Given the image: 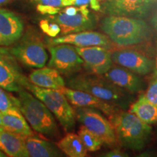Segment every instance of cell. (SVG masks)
I'll list each match as a JSON object with an SVG mask.
<instances>
[{"mask_svg":"<svg viewBox=\"0 0 157 157\" xmlns=\"http://www.w3.org/2000/svg\"><path fill=\"white\" fill-rule=\"evenodd\" d=\"M153 72H154V77H157V42H156V55L155 58V61L154 64V68H153Z\"/></svg>","mask_w":157,"mask_h":157,"instance_id":"1f68e13d","label":"cell"},{"mask_svg":"<svg viewBox=\"0 0 157 157\" xmlns=\"http://www.w3.org/2000/svg\"><path fill=\"white\" fill-rule=\"evenodd\" d=\"M78 54L84 60V67L90 74L103 76L113 66L111 53L103 47H76Z\"/></svg>","mask_w":157,"mask_h":157,"instance_id":"8fae6325","label":"cell"},{"mask_svg":"<svg viewBox=\"0 0 157 157\" xmlns=\"http://www.w3.org/2000/svg\"><path fill=\"white\" fill-rule=\"evenodd\" d=\"M7 1H8V0H0V5H3L4 3H5L6 2H7Z\"/></svg>","mask_w":157,"mask_h":157,"instance_id":"d590c367","label":"cell"},{"mask_svg":"<svg viewBox=\"0 0 157 157\" xmlns=\"http://www.w3.org/2000/svg\"><path fill=\"white\" fill-rule=\"evenodd\" d=\"M17 94L19 109L31 129L46 137L58 136L56 120L46 105L27 90H23Z\"/></svg>","mask_w":157,"mask_h":157,"instance_id":"277c9868","label":"cell"},{"mask_svg":"<svg viewBox=\"0 0 157 157\" xmlns=\"http://www.w3.org/2000/svg\"><path fill=\"white\" fill-rule=\"evenodd\" d=\"M101 28L109 38L119 46H130L148 40L150 26L140 18L108 15L102 20Z\"/></svg>","mask_w":157,"mask_h":157,"instance_id":"7a4b0ae2","label":"cell"},{"mask_svg":"<svg viewBox=\"0 0 157 157\" xmlns=\"http://www.w3.org/2000/svg\"><path fill=\"white\" fill-rule=\"evenodd\" d=\"M0 87V113L5 112L13 108H19L18 98Z\"/></svg>","mask_w":157,"mask_h":157,"instance_id":"d4e9b609","label":"cell"},{"mask_svg":"<svg viewBox=\"0 0 157 157\" xmlns=\"http://www.w3.org/2000/svg\"><path fill=\"white\" fill-rule=\"evenodd\" d=\"M151 23L153 26H154L155 29L157 31V13L153 16L151 19Z\"/></svg>","mask_w":157,"mask_h":157,"instance_id":"d6a6232c","label":"cell"},{"mask_svg":"<svg viewBox=\"0 0 157 157\" xmlns=\"http://www.w3.org/2000/svg\"><path fill=\"white\" fill-rule=\"evenodd\" d=\"M31 83L7 49L0 48V87L10 93L28 90Z\"/></svg>","mask_w":157,"mask_h":157,"instance_id":"9c48e42d","label":"cell"},{"mask_svg":"<svg viewBox=\"0 0 157 157\" xmlns=\"http://www.w3.org/2000/svg\"><path fill=\"white\" fill-rule=\"evenodd\" d=\"M61 151L68 157H88L87 150L77 134L68 132L57 143Z\"/></svg>","mask_w":157,"mask_h":157,"instance_id":"603a6c76","label":"cell"},{"mask_svg":"<svg viewBox=\"0 0 157 157\" xmlns=\"http://www.w3.org/2000/svg\"><path fill=\"white\" fill-rule=\"evenodd\" d=\"M0 151L9 157H29L25 137L0 126Z\"/></svg>","mask_w":157,"mask_h":157,"instance_id":"ac0fdd59","label":"cell"},{"mask_svg":"<svg viewBox=\"0 0 157 157\" xmlns=\"http://www.w3.org/2000/svg\"><path fill=\"white\" fill-rule=\"evenodd\" d=\"M39 25L43 32L50 37L56 38L59 34H60V26L48 18L41 21Z\"/></svg>","mask_w":157,"mask_h":157,"instance_id":"484cf974","label":"cell"},{"mask_svg":"<svg viewBox=\"0 0 157 157\" xmlns=\"http://www.w3.org/2000/svg\"><path fill=\"white\" fill-rule=\"evenodd\" d=\"M28 90L40 100L66 132H69L76 125V111L60 90L45 89L31 84Z\"/></svg>","mask_w":157,"mask_h":157,"instance_id":"8992f818","label":"cell"},{"mask_svg":"<svg viewBox=\"0 0 157 157\" xmlns=\"http://www.w3.org/2000/svg\"><path fill=\"white\" fill-rule=\"evenodd\" d=\"M154 0H105L101 10L116 16L142 17L147 14Z\"/></svg>","mask_w":157,"mask_h":157,"instance_id":"7c38bea8","label":"cell"},{"mask_svg":"<svg viewBox=\"0 0 157 157\" xmlns=\"http://www.w3.org/2000/svg\"><path fill=\"white\" fill-rule=\"evenodd\" d=\"M66 84L71 89L91 94L125 111L135 101L133 94L117 87L101 76L81 74L70 78Z\"/></svg>","mask_w":157,"mask_h":157,"instance_id":"6da1fadb","label":"cell"},{"mask_svg":"<svg viewBox=\"0 0 157 157\" xmlns=\"http://www.w3.org/2000/svg\"><path fill=\"white\" fill-rule=\"evenodd\" d=\"M74 108H89L101 111L108 117L119 112L120 109L85 92L64 87L60 89Z\"/></svg>","mask_w":157,"mask_h":157,"instance_id":"4fadbf2b","label":"cell"},{"mask_svg":"<svg viewBox=\"0 0 157 157\" xmlns=\"http://www.w3.org/2000/svg\"><path fill=\"white\" fill-rule=\"evenodd\" d=\"M66 6H76V7H90L95 11L101 10V5L99 0H66Z\"/></svg>","mask_w":157,"mask_h":157,"instance_id":"4316f807","label":"cell"},{"mask_svg":"<svg viewBox=\"0 0 157 157\" xmlns=\"http://www.w3.org/2000/svg\"><path fill=\"white\" fill-rule=\"evenodd\" d=\"M137 157H156L154 155H153L151 153H149V152H144L143 154H141L139 155Z\"/></svg>","mask_w":157,"mask_h":157,"instance_id":"836d02e7","label":"cell"},{"mask_svg":"<svg viewBox=\"0 0 157 157\" xmlns=\"http://www.w3.org/2000/svg\"><path fill=\"white\" fill-rule=\"evenodd\" d=\"M109 120L114 129L118 143L121 146L135 151H140L146 146L152 132L150 124L125 110H120L109 117Z\"/></svg>","mask_w":157,"mask_h":157,"instance_id":"3957f363","label":"cell"},{"mask_svg":"<svg viewBox=\"0 0 157 157\" xmlns=\"http://www.w3.org/2000/svg\"><path fill=\"white\" fill-rule=\"evenodd\" d=\"M129 111L148 124L157 122V105L148 101L144 95L131 104Z\"/></svg>","mask_w":157,"mask_h":157,"instance_id":"7402d4cb","label":"cell"},{"mask_svg":"<svg viewBox=\"0 0 157 157\" xmlns=\"http://www.w3.org/2000/svg\"><path fill=\"white\" fill-rule=\"evenodd\" d=\"M23 19L8 9L0 7V47H8L17 42L23 34Z\"/></svg>","mask_w":157,"mask_h":157,"instance_id":"5bb4252c","label":"cell"},{"mask_svg":"<svg viewBox=\"0 0 157 157\" xmlns=\"http://www.w3.org/2000/svg\"><path fill=\"white\" fill-rule=\"evenodd\" d=\"M29 80L35 86L45 89L60 90L66 82L58 71L48 66L36 68L29 75Z\"/></svg>","mask_w":157,"mask_h":157,"instance_id":"d6986e66","label":"cell"},{"mask_svg":"<svg viewBox=\"0 0 157 157\" xmlns=\"http://www.w3.org/2000/svg\"><path fill=\"white\" fill-rule=\"evenodd\" d=\"M77 135L80 137L87 151H97L103 146V141L83 125L78 130Z\"/></svg>","mask_w":157,"mask_h":157,"instance_id":"cb8c5ba5","label":"cell"},{"mask_svg":"<svg viewBox=\"0 0 157 157\" xmlns=\"http://www.w3.org/2000/svg\"><path fill=\"white\" fill-rule=\"evenodd\" d=\"M48 43L49 45L68 44L78 48L98 46L109 48L111 47L110 39L106 35L92 31H82L49 39Z\"/></svg>","mask_w":157,"mask_h":157,"instance_id":"2e32d148","label":"cell"},{"mask_svg":"<svg viewBox=\"0 0 157 157\" xmlns=\"http://www.w3.org/2000/svg\"><path fill=\"white\" fill-rule=\"evenodd\" d=\"M1 116L2 127L11 132L25 137L36 135L19 108H13L1 113Z\"/></svg>","mask_w":157,"mask_h":157,"instance_id":"44dd1931","label":"cell"},{"mask_svg":"<svg viewBox=\"0 0 157 157\" xmlns=\"http://www.w3.org/2000/svg\"><path fill=\"white\" fill-rule=\"evenodd\" d=\"M103 76L133 95L141 93L146 87V82L140 75L121 66H112Z\"/></svg>","mask_w":157,"mask_h":157,"instance_id":"e0dca14e","label":"cell"},{"mask_svg":"<svg viewBox=\"0 0 157 157\" xmlns=\"http://www.w3.org/2000/svg\"><path fill=\"white\" fill-rule=\"evenodd\" d=\"M7 50L15 60L29 68L44 67L48 60L46 46L34 30L27 31Z\"/></svg>","mask_w":157,"mask_h":157,"instance_id":"5b68a950","label":"cell"},{"mask_svg":"<svg viewBox=\"0 0 157 157\" xmlns=\"http://www.w3.org/2000/svg\"><path fill=\"white\" fill-rule=\"evenodd\" d=\"M37 5L49 7H58V8H64L66 6V0H32Z\"/></svg>","mask_w":157,"mask_h":157,"instance_id":"f1b7e54d","label":"cell"},{"mask_svg":"<svg viewBox=\"0 0 157 157\" xmlns=\"http://www.w3.org/2000/svg\"><path fill=\"white\" fill-rule=\"evenodd\" d=\"M50 59L48 66L60 74L68 75L84 67V60L78 54L76 47L68 44L48 45Z\"/></svg>","mask_w":157,"mask_h":157,"instance_id":"30bf717a","label":"cell"},{"mask_svg":"<svg viewBox=\"0 0 157 157\" xmlns=\"http://www.w3.org/2000/svg\"><path fill=\"white\" fill-rule=\"evenodd\" d=\"M0 157H9L7 155H6L5 153L2 151H0Z\"/></svg>","mask_w":157,"mask_h":157,"instance_id":"e575fe53","label":"cell"},{"mask_svg":"<svg viewBox=\"0 0 157 157\" xmlns=\"http://www.w3.org/2000/svg\"><path fill=\"white\" fill-rule=\"evenodd\" d=\"M111 58L113 63L140 76L150 74L154 68V60L135 50L115 51Z\"/></svg>","mask_w":157,"mask_h":157,"instance_id":"9a60e30c","label":"cell"},{"mask_svg":"<svg viewBox=\"0 0 157 157\" xmlns=\"http://www.w3.org/2000/svg\"><path fill=\"white\" fill-rule=\"evenodd\" d=\"M48 19L60 26L61 36L90 31L96 25L95 15L84 6L66 7L58 14L49 15Z\"/></svg>","mask_w":157,"mask_h":157,"instance_id":"52a82bcc","label":"cell"},{"mask_svg":"<svg viewBox=\"0 0 157 157\" xmlns=\"http://www.w3.org/2000/svg\"><path fill=\"white\" fill-rule=\"evenodd\" d=\"M74 109L76 119L99 137L103 144L109 146L117 145L118 140L112 124L99 111L89 108H75Z\"/></svg>","mask_w":157,"mask_h":157,"instance_id":"ba28073f","label":"cell"},{"mask_svg":"<svg viewBox=\"0 0 157 157\" xmlns=\"http://www.w3.org/2000/svg\"><path fill=\"white\" fill-rule=\"evenodd\" d=\"M144 95L148 101L157 105V77L150 82Z\"/></svg>","mask_w":157,"mask_h":157,"instance_id":"83f0119b","label":"cell"},{"mask_svg":"<svg viewBox=\"0 0 157 157\" xmlns=\"http://www.w3.org/2000/svg\"><path fill=\"white\" fill-rule=\"evenodd\" d=\"M29 157H66L57 144L36 135L25 137Z\"/></svg>","mask_w":157,"mask_h":157,"instance_id":"ffe728a7","label":"cell"},{"mask_svg":"<svg viewBox=\"0 0 157 157\" xmlns=\"http://www.w3.org/2000/svg\"><path fill=\"white\" fill-rule=\"evenodd\" d=\"M101 157H129V155L125 152L121 151L119 149H114L111 151L103 154Z\"/></svg>","mask_w":157,"mask_h":157,"instance_id":"4dcf8cb0","label":"cell"},{"mask_svg":"<svg viewBox=\"0 0 157 157\" xmlns=\"http://www.w3.org/2000/svg\"><path fill=\"white\" fill-rule=\"evenodd\" d=\"M0 126H2V116H1V113H0Z\"/></svg>","mask_w":157,"mask_h":157,"instance_id":"8d00e7d4","label":"cell"},{"mask_svg":"<svg viewBox=\"0 0 157 157\" xmlns=\"http://www.w3.org/2000/svg\"><path fill=\"white\" fill-rule=\"evenodd\" d=\"M63 8H58V7H49V6H44L41 5H37L36 10L39 13L43 15H54L58 14V13Z\"/></svg>","mask_w":157,"mask_h":157,"instance_id":"f546056e","label":"cell"}]
</instances>
